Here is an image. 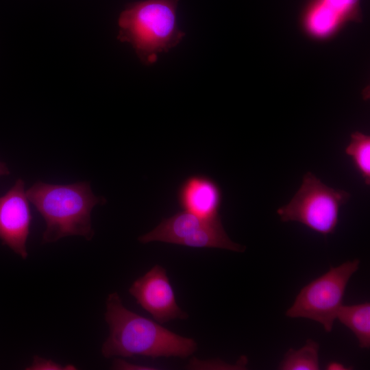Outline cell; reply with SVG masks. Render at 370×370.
Wrapping results in <instances>:
<instances>
[{
	"label": "cell",
	"mask_w": 370,
	"mask_h": 370,
	"mask_svg": "<svg viewBox=\"0 0 370 370\" xmlns=\"http://www.w3.org/2000/svg\"><path fill=\"white\" fill-rule=\"evenodd\" d=\"M142 243L160 241L195 248H219L243 252L245 247L233 242L221 218L206 219L186 211L162 219L152 230L140 236Z\"/></svg>",
	"instance_id": "6"
},
{
	"label": "cell",
	"mask_w": 370,
	"mask_h": 370,
	"mask_svg": "<svg viewBox=\"0 0 370 370\" xmlns=\"http://www.w3.org/2000/svg\"><path fill=\"white\" fill-rule=\"evenodd\" d=\"M27 369L30 370H60V369H74V366H62L60 364L51 360L40 358L38 356L34 357L33 362Z\"/></svg>",
	"instance_id": "15"
},
{
	"label": "cell",
	"mask_w": 370,
	"mask_h": 370,
	"mask_svg": "<svg viewBox=\"0 0 370 370\" xmlns=\"http://www.w3.org/2000/svg\"><path fill=\"white\" fill-rule=\"evenodd\" d=\"M114 369H125V370H153L157 369L151 366L137 365L128 362L121 359L114 360L112 365Z\"/></svg>",
	"instance_id": "16"
},
{
	"label": "cell",
	"mask_w": 370,
	"mask_h": 370,
	"mask_svg": "<svg viewBox=\"0 0 370 370\" xmlns=\"http://www.w3.org/2000/svg\"><path fill=\"white\" fill-rule=\"evenodd\" d=\"M105 319L110 329L101 347L105 358H186L197 349L195 339L176 334L160 323L128 310L116 292L108 296Z\"/></svg>",
	"instance_id": "1"
},
{
	"label": "cell",
	"mask_w": 370,
	"mask_h": 370,
	"mask_svg": "<svg viewBox=\"0 0 370 370\" xmlns=\"http://www.w3.org/2000/svg\"><path fill=\"white\" fill-rule=\"evenodd\" d=\"M350 197L348 192L330 188L307 172L297 193L289 203L278 209L277 214L283 222L297 221L327 236L335 231L340 208Z\"/></svg>",
	"instance_id": "4"
},
{
	"label": "cell",
	"mask_w": 370,
	"mask_h": 370,
	"mask_svg": "<svg viewBox=\"0 0 370 370\" xmlns=\"http://www.w3.org/2000/svg\"><path fill=\"white\" fill-rule=\"evenodd\" d=\"M129 293L136 303L160 323L188 317L177 304L166 269L159 264L154 265L136 279L129 288Z\"/></svg>",
	"instance_id": "8"
},
{
	"label": "cell",
	"mask_w": 370,
	"mask_h": 370,
	"mask_svg": "<svg viewBox=\"0 0 370 370\" xmlns=\"http://www.w3.org/2000/svg\"><path fill=\"white\" fill-rule=\"evenodd\" d=\"M26 193L46 223L42 243H53L69 236L92 239L91 211L106 199L93 194L89 182L62 185L38 182Z\"/></svg>",
	"instance_id": "2"
},
{
	"label": "cell",
	"mask_w": 370,
	"mask_h": 370,
	"mask_svg": "<svg viewBox=\"0 0 370 370\" xmlns=\"http://www.w3.org/2000/svg\"><path fill=\"white\" fill-rule=\"evenodd\" d=\"M29 201L22 179L0 197V240L23 259L33 218Z\"/></svg>",
	"instance_id": "9"
},
{
	"label": "cell",
	"mask_w": 370,
	"mask_h": 370,
	"mask_svg": "<svg viewBox=\"0 0 370 370\" xmlns=\"http://www.w3.org/2000/svg\"><path fill=\"white\" fill-rule=\"evenodd\" d=\"M345 153L349 156L367 185L370 184V136L356 131L350 136Z\"/></svg>",
	"instance_id": "13"
},
{
	"label": "cell",
	"mask_w": 370,
	"mask_h": 370,
	"mask_svg": "<svg viewBox=\"0 0 370 370\" xmlns=\"http://www.w3.org/2000/svg\"><path fill=\"white\" fill-rule=\"evenodd\" d=\"M359 264L360 260L354 259L330 267L300 290L293 305L286 310V316L313 320L321 324L327 332H330L343 305L347 283Z\"/></svg>",
	"instance_id": "5"
},
{
	"label": "cell",
	"mask_w": 370,
	"mask_h": 370,
	"mask_svg": "<svg viewBox=\"0 0 370 370\" xmlns=\"http://www.w3.org/2000/svg\"><path fill=\"white\" fill-rule=\"evenodd\" d=\"M326 369H328V370H345V369H347L346 368V367L343 365L342 363L341 362H328L325 367Z\"/></svg>",
	"instance_id": "17"
},
{
	"label": "cell",
	"mask_w": 370,
	"mask_h": 370,
	"mask_svg": "<svg viewBox=\"0 0 370 370\" xmlns=\"http://www.w3.org/2000/svg\"><path fill=\"white\" fill-rule=\"evenodd\" d=\"M237 365H230L227 363L223 362L219 360H199L195 358H193L188 365V367L191 369H212L214 367L217 369H236L235 367H245L247 363V360L246 357H241L240 361H238Z\"/></svg>",
	"instance_id": "14"
},
{
	"label": "cell",
	"mask_w": 370,
	"mask_h": 370,
	"mask_svg": "<svg viewBox=\"0 0 370 370\" xmlns=\"http://www.w3.org/2000/svg\"><path fill=\"white\" fill-rule=\"evenodd\" d=\"M336 319L349 328L358 341L359 347H370V303L366 301L354 305H342Z\"/></svg>",
	"instance_id": "11"
},
{
	"label": "cell",
	"mask_w": 370,
	"mask_h": 370,
	"mask_svg": "<svg viewBox=\"0 0 370 370\" xmlns=\"http://www.w3.org/2000/svg\"><path fill=\"white\" fill-rule=\"evenodd\" d=\"M10 173V171L7 166L6 164L2 162H0V176L1 175H7Z\"/></svg>",
	"instance_id": "18"
},
{
	"label": "cell",
	"mask_w": 370,
	"mask_h": 370,
	"mask_svg": "<svg viewBox=\"0 0 370 370\" xmlns=\"http://www.w3.org/2000/svg\"><path fill=\"white\" fill-rule=\"evenodd\" d=\"M360 0H310L300 17L306 36L316 41L334 38L348 22H360Z\"/></svg>",
	"instance_id": "7"
},
{
	"label": "cell",
	"mask_w": 370,
	"mask_h": 370,
	"mask_svg": "<svg viewBox=\"0 0 370 370\" xmlns=\"http://www.w3.org/2000/svg\"><path fill=\"white\" fill-rule=\"evenodd\" d=\"M221 190L217 182L202 175L186 178L177 192V201L184 211L206 219L221 218Z\"/></svg>",
	"instance_id": "10"
},
{
	"label": "cell",
	"mask_w": 370,
	"mask_h": 370,
	"mask_svg": "<svg viewBox=\"0 0 370 370\" xmlns=\"http://www.w3.org/2000/svg\"><path fill=\"white\" fill-rule=\"evenodd\" d=\"M179 0H143L127 5L118 19L117 38L134 49L143 64L178 45L185 36L177 23Z\"/></svg>",
	"instance_id": "3"
},
{
	"label": "cell",
	"mask_w": 370,
	"mask_h": 370,
	"mask_svg": "<svg viewBox=\"0 0 370 370\" xmlns=\"http://www.w3.org/2000/svg\"><path fill=\"white\" fill-rule=\"evenodd\" d=\"M319 344L308 339L306 344L299 349H290L280 362V370H318Z\"/></svg>",
	"instance_id": "12"
}]
</instances>
